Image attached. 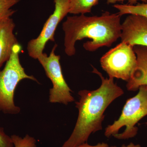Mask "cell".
Segmentation results:
<instances>
[{"instance_id":"3","label":"cell","mask_w":147,"mask_h":147,"mask_svg":"<svg viewBox=\"0 0 147 147\" xmlns=\"http://www.w3.org/2000/svg\"><path fill=\"white\" fill-rule=\"evenodd\" d=\"M21 49L19 43L15 44L4 68L0 70V112L5 114L17 115L21 112V108L14 103V95L22 80L28 79L39 83L33 75L27 74L21 65L19 59Z\"/></svg>"},{"instance_id":"1","label":"cell","mask_w":147,"mask_h":147,"mask_svg":"<svg viewBox=\"0 0 147 147\" xmlns=\"http://www.w3.org/2000/svg\"><path fill=\"white\" fill-rule=\"evenodd\" d=\"M92 72L100 77L101 85L94 90L78 92L80 98L75 102L79 111L78 118L72 133L62 147H76L87 143L91 134L102 130L105 110L124 94L123 90L114 82L113 78H104L94 67Z\"/></svg>"},{"instance_id":"18","label":"cell","mask_w":147,"mask_h":147,"mask_svg":"<svg viewBox=\"0 0 147 147\" xmlns=\"http://www.w3.org/2000/svg\"><path fill=\"white\" fill-rule=\"evenodd\" d=\"M109 147H118L116 146H111ZM121 147H141V146L139 144H135L134 143H130L127 145L123 144Z\"/></svg>"},{"instance_id":"8","label":"cell","mask_w":147,"mask_h":147,"mask_svg":"<svg viewBox=\"0 0 147 147\" xmlns=\"http://www.w3.org/2000/svg\"><path fill=\"white\" fill-rule=\"evenodd\" d=\"M121 42L134 47H147V18L137 14H129L121 24Z\"/></svg>"},{"instance_id":"14","label":"cell","mask_w":147,"mask_h":147,"mask_svg":"<svg viewBox=\"0 0 147 147\" xmlns=\"http://www.w3.org/2000/svg\"><path fill=\"white\" fill-rule=\"evenodd\" d=\"M11 137L14 147H37L36 140L28 134L23 138L15 134Z\"/></svg>"},{"instance_id":"2","label":"cell","mask_w":147,"mask_h":147,"mask_svg":"<svg viewBox=\"0 0 147 147\" xmlns=\"http://www.w3.org/2000/svg\"><path fill=\"white\" fill-rule=\"evenodd\" d=\"M121 15L105 11L100 16L85 14L67 16L62 24L64 32L65 52L69 57L75 55L76 41L85 38L91 40L83 45L84 49L93 52L103 47H110L120 38Z\"/></svg>"},{"instance_id":"6","label":"cell","mask_w":147,"mask_h":147,"mask_svg":"<svg viewBox=\"0 0 147 147\" xmlns=\"http://www.w3.org/2000/svg\"><path fill=\"white\" fill-rule=\"evenodd\" d=\"M57 47V45L55 44L49 56L46 53H42L37 59L44 69L46 76L53 84V88L49 92V102L67 105L74 101V98L71 93L72 91L63 74L60 63V56L55 54Z\"/></svg>"},{"instance_id":"10","label":"cell","mask_w":147,"mask_h":147,"mask_svg":"<svg viewBox=\"0 0 147 147\" xmlns=\"http://www.w3.org/2000/svg\"><path fill=\"white\" fill-rule=\"evenodd\" d=\"M15 27L11 18L0 21V70L3 65L10 58L13 46L18 43L13 34Z\"/></svg>"},{"instance_id":"5","label":"cell","mask_w":147,"mask_h":147,"mask_svg":"<svg viewBox=\"0 0 147 147\" xmlns=\"http://www.w3.org/2000/svg\"><path fill=\"white\" fill-rule=\"evenodd\" d=\"M100 63L109 77L127 82L137 66L134 47L121 42L101 57Z\"/></svg>"},{"instance_id":"17","label":"cell","mask_w":147,"mask_h":147,"mask_svg":"<svg viewBox=\"0 0 147 147\" xmlns=\"http://www.w3.org/2000/svg\"><path fill=\"white\" fill-rule=\"evenodd\" d=\"M109 145L106 143L102 142V143H99L96 145H94V146H92L89 144L87 143H84L77 146L76 147H109Z\"/></svg>"},{"instance_id":"4","label":"cell","mask_w":147,"mask_h":147,"mask_svg":"<svg viewBox=\"0 0 147 147\" xmlns=\"http://www.w3.org/2000/svg\"><path fill=\"white\" fill-rule=\"evenodd\" d=\"M136 96L127 100L118 119L105 128V137L125 140L136 136V125L147 115V86H141Z\"/></svg>"},{"instance_id":"9","label":"cell","mask_w":147,"mask_h":147,"mask_svg":"<svg viewBox=\"0 0 147 147\" xmlns=\"http://www.w3.org/2000/svg\"><path fill=\"white\" fill-rule=\"evenodd\" d=\"M134 50L137 64L126 84L127 89L130 91H136L141 86H147V47L136 45Z\"/></svg>"},{"instance_id":"12","label":"cell","mask_w":147,"mask_h":147,"mask_svg":"<svg viewBox=\"0 0 147 147\" xmlns=\"http://www.w3.org/2000/svg\"><path fill=\"white\" fill-rule=\"evenodd\" d=\"M113 7L119 11L118 13L121 16L125 14H137L147 18V2L138 3L136 5L116 4Z\"/></svg>"},{"instance_id":"16","label":"cell","mask_w":147,"mask_h":147,"mask_svg":"<svg viewBox=\"0 0 147 147\" xmlns=\"http://www.w3.org/2000/svg\"><path fill=\"white\" fill-rule=\"evenodd\" d=\"M108 4H115L117 2H123L127 1L128 3V4L130 5H134L135 4L139 1H142V2L147 3V0H106Z\"/></svg>"},{"instance_id":"15","label":"cell","mask_w":147,"mask_h":147,"mask_svg":"<svg viewBox=\"0 0 147 147\" xmlns=\"http://www.w3.org/2000/svg\"><path fill=\"white\" fill-rule=\"evenodd\" d=\"M11 137L5 133L4 128L0 127V147H13Z\"/></svg>"},{"instance_id":"11","label":"cell","mask_w":147,"mask_h":147,"mask_svg":"<svg viewBox=\"0 0 147 147\" xmlns=\"http://www.w3.org/2000/svg\"><path fill=\"white\" fill-rule=\"evenodd\" d=\"M98 1L99 0H69V13L77 15L90 13Z\"/></svg>"},{"instance_id":"13","label":"cell","mask_w":147,"mask_h":147,"mask_svg":"<svg viewBox=\"0 0 147 147\" xmlns=\"http://www.w3.org/2000/svg\"><path fill=\"white\" fill-rule=\"evenodd\" d=\"M20 0H0V21L11 18L16 12L11 7Z\"/></svg>"},{"instance_id":"7","label":"cell","mask_w":147,"mask_h":147,"mask_svg":"<svg viewBox=\"0 0 147 147\" xmlns=\"http://www.w3.org/2000/svg\"><path fill=\"white\" fill-rule=\"evenodd\" d=\"M54 12L47 19L39 35L36 38L31 40L28 43V54L33 59H37L43 53L48 41H55L54 36L58 25L69 13V0H54Z\"/></svg>"}]
</instances>
